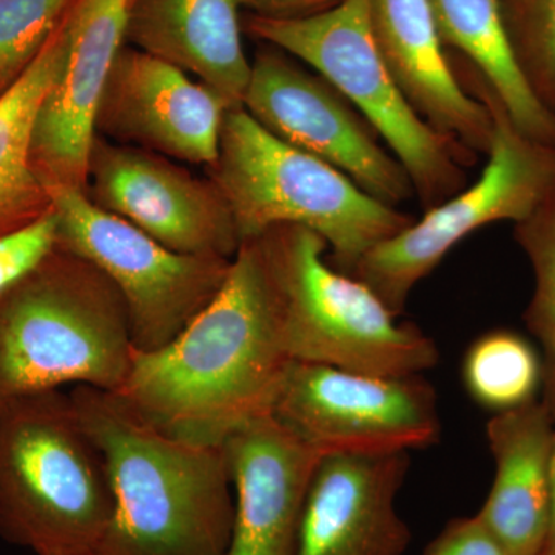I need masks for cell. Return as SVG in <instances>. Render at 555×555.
<instances>
[{
  "instance_id": "obj_1",
  "label": "cell",
  "mask_w": 555,
  "mask_h": 555,
  "mask_svg": "<svg viewBox=\"0 0 555 555\" xmlns=\"http://www.w3.org/2000/svg\"><path fill=\"white\" fill-rule=\"evenodd\" d=\"M291 363L259 248L248 240L217 297L169 345L134 350L115 393L166 436L222 447L273 415Z\"/></svg>"
},
{
  "instance_id": "obj_2",
  "label": "cell",
  "mask_w": 555,
  "mask_h": 555,
  "mask_svg": "<svg viewBox=\"0 0 555 555\" xmlns=\"http://www.w3.org/2000/svg\"><path fill=\"white\" fill-rule=\"evenodd\" d=\"M69 398L112 483L98 555H228L235 495L224 448L166 436L108 390L75 386Z\"/></svg>"
},
{
  "instance_id": "obj_3",
  "label": "cell",
  "mask_w": 555,
  "mask_h": 555,
  "mask_svg": "<svg viewBox=\"0 0 555 555\" xmlns=\"http://www.w3.org/2000/svg\"><path fill=\"white\" fill-rule=\"evenodd\" d=\"M133 352L119 292L87 259L57 246L0 295V412L67 385L118 392Z\"/></svg>"
},
{
  "instance_id": "obj_4",
  "label": "cell",
  "mask_w": 555,
  "mask_h": 555,
  "mask_svg": "<svg viewBox=\"0 0 555 555\" xmlns=\"http://www.w3.org/2000/svg\"><path fill=\"white\" fill-rule=\"evenodd\" d=\"M100 448L69 393L25 397L0 412V537L35 555L98 554L113 516Z\"/></svg>"
},
{
  "instance_id": "obj_5",
  "label": "cell",
  "mask_w": 555,
  "mask_h": 555,
  "mask_svg": "<svg viewBox=\"0 0 555 555\" xmlns=\"http://www.w3.org/2000/svg\"><path fill=\"white\" fill-rule=\"evenodd\" d=\"M210 181L228 203L241 244L275 225H302L326 241L328 262L347 275L415 221L331 164L273 137L244 107L225 116Z\"/></svg>"
},
{
  "instance_id": "obj_6",
  "label": "cell",
  "mask_w": 555,
  "mask_h": 555,
  "mask_svg": "<svg viewBox=\"0 0 555 555\" xmlns=\"http://www.w3.org/2000/svg\"><path fill=\"white\" fill-rule=\"evenodd\" d=\"M254 241L292 361L375 375H423L436 367L434 339L398 320L363 281L335 269L315 232L283 224Z\"/></svg>"
},
{
  "instance_id": "obj_7",
  "label": "cell",
  "mask_w": 555,
  "mask_h": 555,
  "mask_svg": "<svg viewBox=\"0 0 555 555\" xmlns=\"http://www.w3.org/2000/svg\"><path fill=\"white\" fill-rule=\"evenodd\" d=\"M247 28L305 62L364 116L406 170L423 208L440 206L466 188L463 167L476 153L427 126L409 105L375 43L367 0H343L305 20L251 16Z\"/></svg>"
},
{
  "instance_id": "obj_8",
  "label": "cell",
  "mask_w": 555,
  "mask_h": 555,
  "mask_svg": "<svg viewBox=\"0 0 555 555\" xmlns=\"http://www.w3.org/2000/svg\"><path fill=\"white\" fill-rule=\"evenodd\" d=\"M463 80L467 93L483 102L494 120L483 173L469 188L426 210L420 221L372 248L350 272L398 317L416 284L463 240L495 222L518 224L555 196L554 145L521 133L474 69Z\"/></svg>"
},
{
  "instance_id": "obj_9",
  "label": "cell",
  "mask_w": 555,
  "mask_h": 555,
  "mask_svg": "<svg viewBox=\"0 0 555 555\" xmlns=\"http://www.w3.org/2000/svg\"><path fill=\"white\" fill-rule=\"evenodd\" d=\"M47 190L60 221L57 246L87 259L116 287L138 352L169 345L221 291L233 259L179 254L98 207L86 190Z\"/></svg>"
},
{
  "instance_id": "obj_10",
  "label": "cell",
  "mask_w": 555,
  "mask_h": 555,
  "mask_svg": "<svg viewBox=\"0 0 555 555\" xmlns=\"http://www.w3.org/2000/svg\"><path fill=\"white\" fill-rule=\"evenodd\" d=\"M273 416L321 455L418 451L441 436L436 389L423 375L292 361Z\"/></svg>"
},
{
  "instance_id": "obj_11",
  "label": "cell",
  "mask_w": 555,
  "mask_h": 555,
  "mask_svg": "<svg viewBox=\"0 0 555 555\" xmlns=\"http://www.w3.org/2000/svg\"><path fill=\"white\" fill-rule=\"evenodd\" d=\"M243 107L292 147L331 164L387 206L415 195L404 167L377 131L323 76L270 46L251 62Z\"/></svg>"
},
{
  "instance_id": "obj_12",
  "label": "cell",
  "mask_w": 555,
  "mask_h": 555,
  "mask_svg": "<svg viewBox=\"0 0 555 555\" xmlns=\"http://www.w3.org/2000/svg\"><path fill=\"white\" fill-rule=\"evenodd\" d=\"M87 195L179 254L235 258L241 240L217 185L158 153L94 139Z\"/></svg>"
},
{
  "instance_id": "obj_13",
  "label": "cell",
  "mask_w": 555,
  "mask_h": 555,
  "mask_svg": "<svg viewBox=\"0 0 555 555\" xmlns=\"http://www.w3.org/2000/svg\"><path fill=\"white\" fill-rule=\"evenodd\" d=\"M131 0H78L64 60L40 105L33 166L46 185L87 190L102 96L127 40Z\"/></svg>"
},
{
  "instance_id": "obj_14",
  "label": "cell",
  "mask_w": 555,
  "mask_h": 555,
  "mask_svg": "<svg viewBox=\"0 0 555 555\" xmlns=\"http://www.w3.org/2000/svg\"><path fill=\"white\" fill-rule=\"evenodd\" d=\"M230 109L224 98L184 69L124 47L102 96L96 134L210 169Z\"/></svg>"
},
{
  "instance_id": "obj_15",
  "label": "cell",
  "mask_w": 555,
  "mask_h": 555,
  "mask_svg": "<svg viewBox=\"0 0 555 555\" xmlns=\"http://www.w3.org/2000/svg\"><path fill=\"white\" fill-rule=\"evenodd\" d=\"M409 452L324 454L306 495L297 555H403L411 529L397 509Z\"/></svg>"
},
{
  "instance_id": "obj_16",
  "label": "cell",
  "mask_w": 555,
  "mask_h": 555,
  "mask_svg": "<svg viewBox=\"0 0 555 555\" xmlns=\"http://www.w3.org/2000/svg\"><path fill=\"white\" fill-rule=\"evenodd\" d=\"M222 448L235 495L228 555H297L306 495L321 454L273 415L244 426Z\"/></svg>"
},
{
  "instance_id": "obj_17",
  "label": "cell",
  "mask_w": 555,
  "mask_h": 555,
  "mask_svg": "<svg viewBox=\"0 0 555 555\" xmlns=\"http://www.w3.org/2000/svg\"><path fill=\"white\" fill-rule=\"evenodd\" d=\"M372 35L390 76L427 126L488 153L494 120L449 64L427 0H367Z\"/></svg>"
},
{
  "instance_id": "obj_18",
  "label": "cell",
  "mask_w": 555,
  "mask_h": 555,
  "mask_svg": "<svg viewBox=\"0 0 555 555\" xmlns=\"http://www.w3.org/2000/svg\"><path fill=\"white\" fill-rule=\"evenodd\" d=\"M554 437L555 412L547 400L494 414L486 425L495 474L476 516L509 555L545 551L553 513Z\"/></svg>"
},
{
  "instance_id": "obj_19",
  "label": "cell",
  "mask_w": 555,
  "mask_h": 555,
  "mask_svg": "<svg viewBox=\"0 0 555 555\" xmlns=\"http://www.w3.org/2000/svg\"><path fill=\"white\" fill-rule=\"evenodd\" d=\"M238 0H131L127 40L170 62L243 107L251 62L241 40Z\"/></svg>"
},
{
  "instance_id": "obj_20",
  "label": "cell",
  "mask_w": 555,
  "mask_h": 555,
  "mask_svg": "<svg viewBox=\"0 0 555 555\" xmlns=\"http://www.w3.org/2000/svg\"><path fill=\"white\" fill-rule=\"evenodd\" d=\"M67 20L30 67L0 94V236L53 208L49 190L33 166V134L40 105L64 60Z\"/></svg>"
},
{
  "instance_id": "obj_21",
  "label": "cell",
  "mask_w": 555,
  "mask_h": 555,
  "mask_svg": "<svg viewBox=\"0 0 555 555\" xmlns=\"http://www.w3.org/2000/svg\"><path fill=\"white\" fill-rule=\"evenodd\" d=\"M444 46L466 57L526 137L555 147V115L529 89L507 40L499 0H427Z\"/></svg>"
},
{
  "instance_id": "obj_22",
  "label": "cell",
  "mask_w": 555,
  "mask_h": 555,
  "mask_svg": "<svg viewBox=\"0 0 555 555\" xmlns=\"http://www.w3.org/2000/svg\"><path fill=\"white\" fill-rule=\"evenodd\" d=\"M463 385L478 406L500 414L535 401L545 379V366L531 345L517 332H488L467 349Z\"/></svg>"
},
{
  "instance_id": "obj_23",
  "label": "cell",
  "mask_w": 555,
  "mask_h": 555,
  "mask_svg": "<svg viewBox=\"0 0 555 555\" xmlns=\"http://www.w3.org/2000/svg\"><path fill=\"white\" fill-rule=\"evenodd\" d=\"M516 240L525 251L534 292L526 310V324L545 350L547 401L555 398V196L534 215L516 224Z\"/></svg>"
},
{
  "instance_id": "obj_24",
  "label": "cell",
  "mask_w": 555,
  "mask_h": 555,
  "mask_svg": "<svg viewBox=\"0 0 555 555\" xmlns=\"http://www.w3.org/2000/svg\"><path fill=\"white\" fill-rule=\"evenodd\" d=\"M517 67L555 115V0H499Z\"/></svg>"
},
{
  "instance_id": "obj_25",
  "label": "cell",
  "mask_w": 555,
  "mask_h": 555,
  "mask_svg": "<svg viewBox=\"0 0 555 555\" xmlns=\"http://www.w3.org/2000/svg\"><path fill=\"white\" fill-rule=\"evenodd\" d=\"M78 0H0V94L10 89Z\"/></svg>"
},
{
  "instance_id": "obj_26",
  "label": "cell",
  "mask_w": 555,
  "mask_h": 555,
  "mask_svg": "<svg viewBox=\"0 0 555 555\" xmlns=\"http://www.w3.org/2000/svg\"><path fill=\"white\" fill-rule=\"evenodd\" d=\"M60 221L53 208L30 224L0 236V295L16 286L53 254Z\"/></svg>"
},
{
  "instance_id": "obj_27",
  "label": "cell",
  "mask_w": 555,
  "mask_h": 555,
  "mask_svg": "<svg viewBox=\"0 0 555 555\" xmlns=\"http://www.w3.org/2000/svg\"><path fill=\"white\" fill-rule=\"evenodd\" d=\"M422 555H509L477 516L455 518L444 526Z\"/></svg>"
},
{
  "instance_id": "obj_28",
  "label": "cell",
  "mask_w": 555,
  "mask_h": 555,
  "mask_svg": "<svg viewBox=\"0 0 555 555\" xmlns=\"http://www.w3.org/2000/svg\"><path fill=\"white\" fill-rule=\"evenodd\" d=\"M262 20L294 21L335 9L343 0H238Z\"/></svg>"
},
{
  "instance_id": "obj_29",
  "label": "cell",
  "mask_w": 555,
  "mask_h": 555,
  "mask_svg": "<svg viewBox=\"0 0 555 555\" xmlns=\"http://www.w3.org/2000/svg\"><path fill=\"white\" fill-rule=\"evenodd\" d=\"M555 412V398L550 401ZM551 483H553V513H551V528L550 535H547V542L545 551L542 555H555V437H554V449H553V465H551Z\"/></svg>"
},
{
  "instance_id": "obj_30",
  "label": "cell",
  "mask_w": 555,
  "mask_h": 555,
  "mask_svg": "<svg viewBox=\"0 0 555 555\" xmlns=\"http://www.w3.org/2000/svg\"><path fill=\"white\" fill-rule=\"evenodd\" d=\"M93 555H98V554H93Z\"/></svg>"
}]
</instances>
